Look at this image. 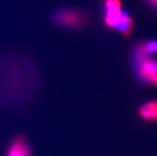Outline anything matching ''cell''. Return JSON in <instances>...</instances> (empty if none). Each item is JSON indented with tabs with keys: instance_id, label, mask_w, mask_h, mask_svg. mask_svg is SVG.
<instances>
[{
	"instance_id": "6da1fadb",
	"label": "cell",
	"mask_w": 157,
	"mask_h": 156,
	"mask_svg": "<svg viewBox=\"0 0 157 156\" xmlns=\"http://www.w3.org/2000/svg\"><path fill=\"white\" fill-rule=\"evenodd\" d=\"M57 25L66 28L79 29L86 25L87 17L83 12L74 8H65L58 10L54 15Z\"/></svg>"
},
{
	"instance_id": "7a4b0ae2",
	"label": "cell",
	"mask_w": 157,
	"mask_h": 156,
	"mask_svg": "<svg viewBox=\"0 0 157 156\" xmlns=\"http://www.w3.org/2000/svg\"><path fill=\"white\" fill-rule=\"evenodd\" d=\"M105 16L104 24L109 29H115L119 23L122 16V10L121 0H105Z\"/></svg>"
},
{
	"instance_id": "3957f363",
	"label": "cell",
	"mask_w": 157,
	"mask_h": 156,
	"mask_svg": "<svg viewBox=\"0 0 157 156\" xmlns=\"http://www.w3.org/2000/svg\"><path fill=\"white\" fill-rule=\"evenodd\" d=\"M136 63L140 78L157 86V60L147 57Z\"/></svg>"
},
{
	"instance_id": "277c9868",
	"label": "cell",
	"mask_w": 157,
	"mask_h": 156,
	"mask_svg": "<svg viewBox=\"0 0 157 156\" xmlns=\"http://www.w3.org/2000/svg\"><path fill=\"white\" fill-rule=\"evenodd\" d=\"M5 156H32V147L23 135H18L8 146Z\"/></svg>"
},
{
	"instance_id": "5b68a950",
	"label": "cell",
	"mask_w": 157,
	"mask_h": 156,
	"mask_svg": "<svg viewBox=\"0 0 157 156\" xmlns=\"http://www.w3.org/2000/svg\"><path fill=\"white\" fill-rule=\"evenodd\" d=\"M116 29L123 36H130L134 30V21L127 12L123 10L122 16Z\"/></svg>"
},
{
	"instance_id": "8992f818",
	"label": "cell",
	"mask_w": 157,
	"mask_h": 156,
	"mask_svg": "<svg viewBox=\"0 0 157 156\" xmlns=\"http://www.w3.org/2000/svg\"><path fill=\"white\" fill-rule=\"evenodd\" d=\"M140 116L145 121L157 120V101H149L139 109Z\"/></svg>"
},
{
	"instance_id": "52a82bcc",
	"label": "cell",
	"mask_w": 157,
	"mask_h": 156,
	"mask_svg": "<svg viewBox=\"0 0 157 156\" xmlns=\"http://www.w3.org/2000/svg\"><path fill=\"white\" fill-rule=\"evenodd\" d=\"M146 48L149 53H153L157 52V42L155 41H151V42L145 43Z\"/></svg>"
},
{
	"instance_id": "ba28073f",
	"label": "cell",
	"mask_w": 157,
	"mask_h": 156,
	"mask_svg": "<svg viewBox=\"0 0 157 156\" xmlns=\"http://www.w3.org/2000/svg\"><path fill=\"white\" fill-rule=\"evenodd\" d=\"M151 2H153L154 4H155V5H157V0H150Z\"/></svg>"
}]
</instances>
